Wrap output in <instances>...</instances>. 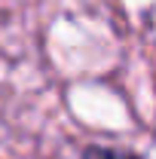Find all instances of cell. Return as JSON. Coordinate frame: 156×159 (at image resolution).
Instances as JSON below:
<instances>
[{
	"instance_id": "6da1fadb",
	"label": "cell",
	"mask_w": 156,
	"mask_h": 159,
	"mask_svg": "<svg viewBox=\"0 0 156 159\" xmlns=\"http://www.w3.org/2000/svg\"><path fill=\"white\" fill-rule=\"evenodd\" d=\"M83 159H141L129 150H117V147H101V144H92L83 150Z\"/></svg>"
}]
</instances>
